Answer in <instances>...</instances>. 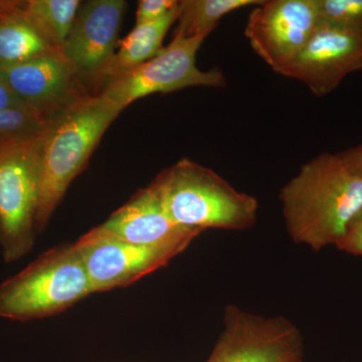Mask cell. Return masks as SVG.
Listing matches in <instances>:
<instances>
[{"label":"cell","instance_id":"obj_1","mask_svg":"<svg viewBox=\"0 0 362 362\" xmlns=\"http://www.w3.org/2000/svg\"><path fill=\"white\" fill-rule=\"evenodd\" d=\"M279 199L292 240L318 252L337 246L362 211V176L341 154L324 152L300 168Z\"/></svg>","mask_w":362,"mask_h":362},{"label":"cell","instance_id":"obj_2","mask_svg":"<svg viewBox=\"0 0 362 362\" xmlns=\"http://www.w3.org/2000/svg\"><path fill=\"white\" fill-rule=\"evenodd\" d=\"M121 112L97 93L85 97L45 126L37 233L47 225L66 189L87 166L100 140Z\"/></svg>","mask_w":362,"mask_h":362},{"label":"cell","instance_id":"obj_3","mask_svg":"<svg viewBox=\"0 0 362 362\" xmlns=\"http://www.w3.org/2000/svg\"><path fill=\"white\" fill-rule=\"evenodd\" d=\"M150 187L171 220L188 230H243L258 218L256 197L239 192L211 168L188 158L163 169Z\"/></svg>","mask_w":362,"mask_h":362},{"label":"cell","instance_id":"obj_4","mask_svg":"<svg viewBox=\"0 0 362 362\" xmlns=\"http://www.w3.org/2000/svg\"><path fill=\"white\" fill-rule=\"evenodd\" d=\"M92 293L74 244L54 247L0 285V317L21 321L44 318L65 311Z\"/></svg>","mask_w":362,"mask_h":362},{"label":"cell","instance_id":"obj_5","mask_svg":"<svg viewBox=\"0 0 362 362\" xmlns=\"http://www.w3.org/2000/svg\"><path fill=\"white\" fill-rule=\"evenodd\" d=\"M44 131L0 146V246L6 263L25 257L37 233Z\"/></svg>","mask_w":362,"mask_h":362},{"label":"cell","instance_id":"obj_6","mask_svg":"<svg viewBox=\"0 0 362 362\" xmlns=\"http://www.w3.org/2000/svg\"><path fill=\"white\" fill-rule=\"evenodd\" d=\"M207 37H185L175 33L168 47L154 58L111 81L100 94L121 110L149 95L176 92L189 87L223 88L225 74L218 68L202 71L197 66V54Z\"/></svg>","mask_w":362,"mask_h":362},{"label":"cell","instance_id":"obj_7","mask_svg":"<svg viewBox=\"0 0 362 362\" xmlns=\"http://www.w3.org/2000/svg\"><path fill=\"white\" fill-rule=\"evenodd\" d=\"M223 332L206 362H302L303 339L284 317L226 307Z\"/></svg>","mask_w":362,"mask_h":362},{"label":"cell","instance_id":"obj_8","mask_svg":"<svg viewBox=\"0 0 362 362\" xmlns=\"http://www.w3.org/2000/svg\"><path fill=\"white\" fill-rule=\"evenodd\" d=\"M318 28L315 0H267L250 13L245 35L275 71L296 58Z\"/></svg>","mask_w":362,"mask_h":362},{"label":"cell","instance_id":"obj_9","mask_svg":"<svg viewBox=\"0 0 362 362\" xmlns=\"http://www.w3.org/2000/svg\"><path fill=\"white\" fill-rule=\"evenodd\" d=\"M0 69L23 106L45 125L90 94L62 52Z\"/></svg>","mask_w":362,"mask_h":362},{"label":"cell","instance_id":"obj_10","mask_svg":"<svg viewBox=\"0 0 362 362\" xmlns=\"http://www.w3.org/2000/svg\"><path fill=\"white\" fill-rule=\"evenodd\" d=\"M89 276L93 293L126 287L161 267L189 245L138 246L119 240L81 237L74 244Z\"/></svg>","mask_w":362,"mask_h":362},{"label":"cell","instance_id":"obj_11","mask_svg":"<svg viewBox=\"0 0 362 362\" xmlns=\"http://www.w3.org/2000/svg\"><path fill=\"white\" fill-rule=\"evenodd\" d=\"M362 71V33L319 26L301 52L275 73L295 78L318 97L337 89L350 74Z\"/></svg>","mask_w":362,"mask_h":362},{"label":"cell","instance_id":"obj_12","mask_svg":"<svg viewBox=\"0 0 362 362\" xmlns=\"http://www.w3.org/2000/svg\"><path fill=\"white\" fill-rule=\"evenodd\" d=\"M126 6L123 0L81 4L62 52L86 83L94 82L113 57Z\"/></svg>","mask_w":362,"mask_h":362},{"label":"cell","instance_id":"obj_13","mask_svg":"<svg viewBox=\"0 0 362 362\" xmlns=\"http://www.w3.org/2000/svg\"><path fill=\"white\" fill-rule=\"evenodd\" d=\"M199 233L171 220L149 185L140 189L108 220L85 233L84 237L119 240L138 246H158L180 243L189 245Z\"/></svg>","mask_w":362,"mask_h":362},{"label":"cell","instance_id":"obj_14","mask_svg":"<svg viewBox=\"0 0 362 362\" xmlns=\"http://www.w3.org/2000/svg\"><path fill=\"white\" fill-rule=\"evenodd\" d=\"M178 16L180 2L175 9L160 20L135 25L129 35L118 42V52H114L93 84H108L154 58L163 47L164 37L169 28L178 20Z\"/></svg>","mask_w":362,"mask_h":362},{"label":"cell","instance_id":"obj_15","mask_svg":"<svg viewBox=\"0 0 362 362\" xmlns=\"http://www.w3.org/2000/svg\"><path fill=\"white\" fill-rule=\"evenodd\" d=\"M59 52L42 37L21 11V1H11L0 13V68L20 65Z\"/></svg>","mask_w":362,"mask_h":362},{"label":"cell","instance_id":"obj_16","mask_svg":"<svg viewBox=\"0 0 362 362\" xmlns=\"http://www.w3.org/2000/svg\"><path fill=\"white\" fill-rule=\"evenodd\" d=\"M81 4L78 0H26L21 1V11L42 37L62 52Z\"/></svg>","mask_w":362,"mask_h":362},{"label":"cell","instance_id":"obj_17","mask_svg":"<svg viewBox=\"0 0 362 362\" xmlns=\"http://www.w3.org/2000/svg\"><path fill=\"white\" fill-rule=\"evenodd\" d=\"M261 4L262 0H183L176 33L185 37H209L226 14Z\"/></svg>","mask_w":362,"mask_h":362},{"label":"cell","instance_id":"obj_18","mask_svg":"<svg viewBox=\"0 0 362 362\" xmlns=\"http://www.w3.org/2000/svg\"><path fill=\"white\" fill-rule=\"evenodd\" d=\"M319 26L362 33V0H315Z\"/></svg>","mask_w":362,"mask_h":362},{"label":"cell","instance_id":"obj_19","mask_svg":"<svg viewBox=\"0 0 362 362\" xmlns=\"http://www.w3.org/2000/svg\"><path fill=\"white\" fill-rule=\"evenodd\" d=\"M45 126L26 109L0 110V146L35 137Z\"/></svg>","mask_w":362,"mask_h":362},{"label":"cell","instance_id":"obj_20","mask_svg":"<svg viewBox=\"0 0 362 362\" xmlns=\"http://www.w3.org/2000/svg\"><path fill=\"white\" fill-rule=\"evenodd\" d=\"M175 0H140L138 1L135 25L160 20L177 6Z\"/></svg>","mask_w":362,"mask_h":362},{"label":"cell","instance_id":"obj_21","mask_svg":"<svg viewBox=\"0 0 362 362\" xmlns=\"http://www.w3.org/2000/svg\"><path fill=\"white\" fill-rule=\"evenodd\" d=\"M335 247L354 256H362V211L347 226Z\"/></svg>","mask_w":362,"mask_h":362},{"label":"cell","instance_id":"obj_22","mask_svg":"<svg viewBox=\"0 0 362 362\" xmlns=\"http://www.w3.org/2000/svg\"><path fill=\"white\" fill-rule=\"evenodd\" d=\"M8 109H26L21 100L14 94L0 69V110ZM28 110V109H26Z\"/></svg>","mask_w":362,"mask_h":362},{"label":"cell","instance_id":"obj_23","mask_svg":"<svg viewBox=\"0 0 362 362\" xmlns=\"http://www.w3.org/2000/svg\"><path fill=\"white\" fill-rule=\"evenodd\" d=\"M340 154L350 168L362 176V143L354 148L340 152Z\"/></svg>","mask_w":362,"mask_h":362},{"label":"cell","instance_id":"obj_24","mask_svg":"<svg viewBox=\"0 0 362 362\" xmlns=\"http://www.w3.org/2000/svg\"><path fill=\"white\" fill-rule=\"evenodd\" d=\"M9 2L11 1H6V0H0V13H1L7 6H8Z\"/></svg>","mask_w":362,"mask_h":362}]
</instances>
